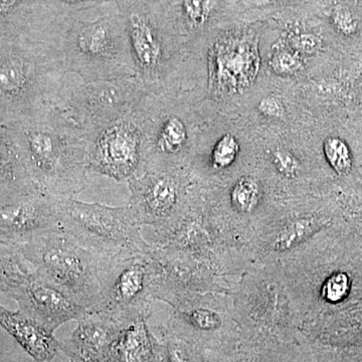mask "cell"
<instances>
[{
  "mask_svg": "<svg viewBox=\"0 0 362 362\" xmlns=\"http://www.w3.org/2000/svg\"><path fill=\"white\" fill-rule=\"evenodd\" d=\"M144 92L137 77L85 82L68 73L56 104L88 135L132 113Z\"/></svg>",
  "mask_w": 362,
  "mask_h": 362,
  "instance_id": "obj_6",
  "label": "cell"
},
{
  "mask_svg": "<svg viewBox=\"0 0 362 362\" xmlns=\"http://www.w3.org/2000/svg\"><path fill=\"white\" fill-rule=\"evenodd\" d=\"M207 95L216 101L244 94L261 66L259 33L251 28L223 33L207 49Z\"/></svg>",
  "mask_w": 362,
  "mask_h": 362,
  "instance_id": "obj_7",
  "label": "cell"
},
{
  "mask_svg": "<svg viewBox=\"0 0 362 362\" xmlns=\"http://www.w3.org/2000/svg\"><path fill=\"white\" fill-rule=\"evenodd\" d=\"M261 194L258 181L251 176H245L233 187L230 199L235 209L240 213L249 214L258 206Z\"/></svg>",
  "mask_w": 362,
  "mask_h": 362,
  "instance_id": "obj_21",
  "label": "cell"
},
{
  "mask_svg": "<svg viewBox=\"0 0 362 362\" xmlns=\"http://www.w3.org/2000/svg\"><path fill=\"white\" fill-rule=\"evenodd\" d=\"M279 1H286V0H279Z\"/></svg>",
  "mask_w": 362,
  "mask_h": 362,
  "instance_id": "obj_33",
  "label": "cell"
},
{
  "mask_svg": "<svg viewBox=\"0 0 362 362\" xmlns=\"http://www.w3.org/2000/svg\"><path fill=\"white\" fill-rule=\"evenodd\" d=\"M148 318L124 323L112 352L111 362H157L154 335Z\"/></svg>",
  "mask_w": 362,
  "mask_h": 362,
  "instance_id": "obj_15",
  "label": "cell"
},
{
  "mask_svg": "<svg viewBox=\"0 0 362 362\" xmlns=\"http://www.w3.org/2000/svg\"><path fill=\"white\" fill-rule=\"evenodd\" d=\"M149 251L123 250L102 258L96 312H103L121 324L148 318L153 298Z\"/></svg>",
  "mask_w": 362,
  "mask_h": 362,
  "instance_id": "obj_5",
  "label": "cell"
},
{
  "mask_svg": "<svg viewBox=\"0 0 362 362\" xmlns=\"http://www.w3.org/2000/svg\"><path fill=\"white\" fill-rule=\"evenodd\" d=\"M258 110L267 118L281 119L285 115V107L282 101L276 96H266L259 101Z\"/></svg>",
  "mask_w": 362,
  "mask_h": 362,
  "instance_id": "obj_27",
  "label": "cell"
},
{
  "mask_svg": "<svg viewBox=\"0 0 362 362\" xmlns=\"http://www.w3.org/2000/svg\"><path fill=\"white\" fill-rule=\"evenodd\" d=\"M126 11V33L136 77L145 89L156 90L171 68L173 47L150 13L131 4Z\"/></svg>",
  "mask_w": 362,
  "mask_h": 362,
  "instance_id": "obj_9",
  "label": "cell"
},
{
  "mask_svg": "<svg viewBox=\"0 0 362 362\" xmlns=\"http://www.w3.org/2000/svg\"><path fill=\"white\" fill-rule=\"evenodd\" d=\"M21 145L26 169L40 192L75 199L92 182L87 133L58 105L33 117Z\"/></svg>",
  "mask_w": 362,
  "mask_h": 362,
  "instance_id": "obj_1",
  "label": "cell"
},
{
  "mask_svg": "<svg viewBox=\"0 0 362 362\" xmlns=\"http://www.w3.org/2000/svg\"><path fill=\"white\" fill-rule=\"evenodd\" d=\"M290 49L301 54H318L322 51L324 40L319 35L311 33H295L289 37Z\"/></svg>",
  "mask_w": 362,
  "mask_h": 362,
  "instance_id": "obj_25",
  "label": "cell"
},
{
  "mask_svg": "<svg viewBox=\"0 0 362 362\" xmlns=\"http://www.w3.org/2000/svg\"><path fill=\"white\" fill-rule=\"evenodd\" d=\"M9 296L18 302V310L52 333L69 321H78L89 312L35 272Z\"/></svg>",
  "mask_w": 362,
  "mask_h": 362,
  "instance_id": "obj_12",
  "label": "cell"
},
{
  "mask_svg": "<svg viewBox=\"0 0 362 362\" xmlns=\"http://www.w3.org/2000/svg\"><path fill=\"white\" fill-rule=\"evenodd\" d=\"M58 45L66 71L85 82L136 77L126 28L114 21L78 23Z\"/></svg>",
  "mask_w": 362,
  "mask_h": 362,
  "instance_id": "obj_3",
  "label": "cell"
},
{
  "mask_svg": "<svg viewBox=\"0 0 362 362\" xmlns=\"http://www.w3.org/2000/svg\"><path fill=\"white\" fill-rule=\"evenodd\" d=\"M332 218L328 216H308L298 218L287 223L281 228L273 240V249L275 251H286L297 247L308 240L314 233L332 225Z\"/></svg>",
  "mask_w": 362,
  "mask_h": 362,
  "instance_id": "obj_18",
  "label": "cell"
},
{
  "mask_svg": "<svg viewBox=\"0 0 362 362\" xmlns=\"http://www.w3.org/2000/svg\"><path fill=\"white\" fill-rule=\"evenodd\" d=\"M322 153L330 170L339 180H349L354 175L357 158L346 138L338 134L326 136L322 143Z\"/></svg>",
  "mask_w": 362,
  "mask_h": 362,
  "instance_id": "obj_17",
  "label": "cell"
},
{
  "mask_svg": "<svg viewBox=\"0 0 362 362\" xmlns=\"http://www.w3.org/2000/svg\"><path fill=\"white\" fill-rule=\"evenodd\" d=\"M59 4L66 6H77L92 1V0H58Z\"/></svg>",
  "mask_w": 362,
  "mask_h": 362,
  "instance_id": "obj_31",
  "label": "cell"
},
{
  "mask_svg": "<svg viewBox=\"0 0 362 362\" xmlns=\"http://www.w3.org/2000/svg\"><path fill=\"white\" fill-rule=\"evenodd\" d=\"M33 273L18 246L0 239V291L9 296Z\"/></svg>",
  "mask_w": 362,
  "mask_h": 362,
  "instance_id": "obj_16",
  "label": "cell"
},
{
  "mask_svg": "<svg viewBox=\"0 0 362 362\" xmlns=\"http://www.w3.org/2000/svg\"><path fill=\"white\" fill-rule=\"evenodd\" d=\"M57 211L61 230L101 256L123 250L147 252L150 249L128 206H108L74 197H57Z\"/></svg>",
  "mask_w": 362,
  "mask_h": 362,
  "instance_id": "obj_4",
  "label": "cell"
},
{
  "mask_svg": "<svg viewBox=\"0 0 362 362\" xmlns=\"http://www.w3.org/2000/svg\"><path fill=\"white\" fill-rule=\"evenodd\" d=\"M331 25L344 39H354L361 33L358 14L344 4H337L330 9Z\"/></svg>",
  "mask_w": 362,
  "mask_h": 362,
  "instance_id": "obj_22",
  "label": "cell"
},
{
  "mask_svg": "<svg viewBox=\"0 0 362 362\" xmlns=\"http://www.w3.org/2000/svg\"><path fill=\"white\" fill-rule=\"evenodd\" d=\"M255 357H245V358H237L235 361H230V362H291L284 361V359L278 358V357H265L257 356L254 354Z\"/></svg>",
  "mask_w": 362,
  "mask_h": 362,
  "instance_id": "obj_29",
  "label": "cell"
},
{
  "mask_svg": "<svg viewBox=\"0 0 362 362\" xmlns=\"http://www.w3.org/2000/svg\"><path fill=\"white\" fill-rule=\"evenodd\" d=\"M272 162L279 173L287 178H294L301 170V163L292 152L277 148L271 153Z\"/></svg>",
  "mask_w": 362,
  "mask_h": 362,
  "instance_id": "obj_26",
  "label": "cell"
},
{
  "mask_svg": "<svg viewBox=\"0 0 362 362\" xmlns=\"http://www.w3.org/2000/svg\"><path fill=\"white\" fill-rule=\"evenodd\" d=\"M240 152V144L235 136L226 133L218 140L211 154V166L225 169L232 165Z\"/></svg>",
  "mask_w": 362,
  "mask_h": 362,
  "instance_id": "obj_23",
  "label": "cell"
},
{
  "mask_svg": "<svg viewBox=\"0 0 362 362\" xmlns=\"http://www.w3.org/2000/svg\"><path fill=\"white\" fill-rule=\"evenodd\" d=\"M88 137L90 173L126 182L142 175L143 133L134 111Z\"/></svg>",
  "mask_w": 362,
  "mask_h": 362,
  "instance_id": "obj_8",
  "label": "cell"
},
{
  "mask_svg": "<svg viewBox=\"0 0 362 362\" xmlns=\"http://www.w3.org/2000/svg\"><path fill=\"white\" fill-rule=\"evenodd\" d=\"M18 0H0V16L11 13L18 6Z\"/></svg>",
  "mask_w": 362,
  "mask_h": 362,
  "instance_id": "obj_30",
  "label": "cell"
},
{
  "mask_svg": "<svg viewBox=\"0 0 362 362\" xmlns=\"http://www.w3.org/2000/svg\"><path fill=\"white\" fill-rule=\"evenodd\" d=\"M58 230L56 197L35 188L0 202V239L6 242L21 246Z\"/></svg>",
  "mask_w": 362,
  "mask_h": 362,
  "instance_id": "obj_10",
  "label": "cell"
},
{
  "mask_svg": "<svg viewBox=\"0 0 362 362\" xmlns=\"http://www.w3.org/2000/svg\"><path fill=\"white\" fill-rule=\"evenodd\" d=\"M341 1H354V0H341Z\"/></svg>",
  "mask_w": 362,
  "mask_h": 362,
  "instance_id": "obj_32",
  "label": "cell"
},
{
  "mask_svg": "<svg viewBox=\"0 0 362 362\" xmlns=\"http://www.w3.org/2000/svg\"><path fill=\"white\" fill-rule=\"evenodd\" d=\"M216 0H182L183 21L190 32L204 30L213 16Z\"/></svg>",
  "mask_w": 362,
  "mask_h": 362,
  "instance_id": "obj_20",
  "label": "cell"
},
{
  "mask_svg": "<svg viewBox=\"0 0 362 362\" xmlns=\"http://www.w3.org/2000/svg\"><path fill=\"white\" fill-rule=\"evenodd\" d=\"M274 73L280 76L294 75L303 68V61L298 52L292 49H283L275 52L269 61Z\"/></svg>",
  "mask_w": 362,
  "mask_h": 362,
  "instance_id": "obj_24",
  "label": "cell"
},
{
  "mask_svg": "<svg viewBox=\"0 0 362 362\" xmlns=\"http://www.w3.org/2000/svg\"><path fill=\"white\" fill-rule=\"evenodd\" d=\"M0 326L16 340L37 362H49L59 351V341L32 317L0 306Z\"/></svg>",
  "mask_w": 362,
  "mask_h": 362,
  "instance_id": "obj_14",
  "label": "cell"
},
{
  "mask_svg": "<svg viewBox=\"0 0 362 362\" xmlns=\"http://www.w3.org/2000/svg\"><path fill=\"white\" fill-rule=\"evenodd\" d=\"M132 209L140 226L164 230L178 216L183 183L180 175L166 171H148L128 181Z\"/></svg>",
  "mask_w": 362,
  "mask_h": 362,
  "instance_id": "obj_11",
  "label": "cell"
},
{
  "mask_svg": "<svg viewBox=\"0 0 362 362\" xmlns=\"http://www.w3.org/2000/svg\"><path fill=\"white\" fill-rule=\"evenodd\" d=\"M319 362H362V357L343 356L338 354H327L322 356Z\"/></svg>",
  "mask_w": 362,
  "mask_h": 362,
  "instance_id": "obj_28",
  "label": "cell"
},
{
  "mask_svg": "<svg viewBox=\"0 0 362 362\" xmlns=\"http://www.w3.org/2000/svg\"><path fill=\"white\" fill-rule=\"evenodd\" d=\"M18 247L37 275L63 290L86 310H98L103 256L62 230Z\"/></svg>",
  "mask_w": 362,
  "mask_h": 362,
  "instance_id": "obj_2",
  "label": "cell"
},
{
  "mask_svg": "<svg viewBox=\"0 0 362 362\" xmlns=\"http://www.w3.org/2000/svg\"><path fill=\"white\" fill-rule=\"evenodd\" d=\"M122 325L103 312H88L70 338L59 341V350L71 362H111Z\"/></svg>",
  "mask_w": 362,
  "mask_h": 362,
  "instance_id": "obj_13",
  "label": "cell"
},
{
  "mask_svg": "<svg viewBox=\"0 0 362 362\" xmlns=\"http://www.w3.org/2000/svg\"><path fill=\"white\" fill-rule=\"evenodd\" d=\"M157 362H209L204 352L168 330L160 329V339L154 337Z\"/></svg>",
  "mask_w": 362,
  "mask_h": 362,
  "instance_id": "obj_19",
  "label": "cell"
}]
</instances>
